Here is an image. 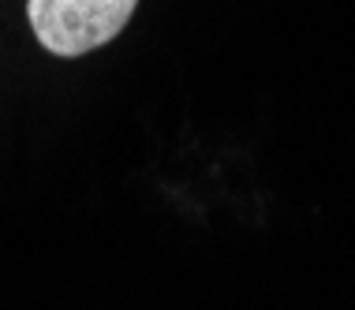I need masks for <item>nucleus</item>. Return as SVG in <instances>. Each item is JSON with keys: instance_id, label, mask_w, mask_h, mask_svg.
Listing matches in <instances>:
<instances>
[{"instance_id": "f257e3e1", "label": "nucleus", "mask_w": 355, "mask_h": 310, "mask_svg": "<svg viewBox=\"0 0 355 310\" xmlns=\"http://www.w3.org/2000/svg\"><path fill=\"white\" fill-rule=\"evenodd\" d=\"M135 8L139 0H26V19L45 53L75 60L120 37Z\"/></svg>"}]
</instances>
